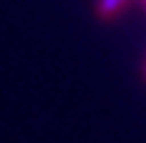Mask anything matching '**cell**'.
<instances>
[{
    "label": "cell",
    "mask_w": 146,
    "mask_h": 143,
    "mask_svg": "<svg viewBox=\"0 0 146 143\" xmlns=\"http://www.w3.org/2000/svg\"><path fill=\"white\" fill-rule=\"evenodd\" d=\"M126 3H129V0H99V3H97V10H99L102 17H114Z\"/></svg>",
    "instance_id": "cell-1"
},
{
    "label": "cell",
    "mask_w": 146,
    "mask_h": 143,
    "mask_svg": "<svg viewBox=\"0 0 146 143\" xmlns=\"http://www.w3.org/2000/svg\"><path fill=\"white\" fill-rule=\"evenodd\" d=\"M144 3H146V0H144Z\"/></svg>",
    "instance_id": "cell-2"
}]
</instances>
